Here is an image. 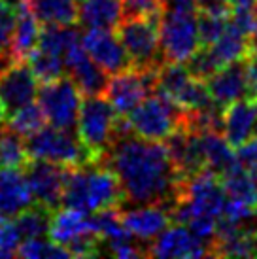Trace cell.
Listing matches in <instances>:
<instances>
[{"mask_svg": "<svg viewBox=\"0 0 257 259\" xmlns=\"http://www.w3.org/2000/svg\"><path fill=\"white\" fill-rule=\"evenodd\" d=\"M27 151L30 159H46L64 166H81L97 163L91 151L81 144L74 131L57 129L46 125L27 138Z\"/></svg>", "mask_w": 257, "mask_h": 259, "instance_id": "obj_5", "label": "cell"}, {"mask_svg": "<svg viewBox=\"0 0 257 259\" xmlns=\"http://www.w3.org/2000/svg\"><path fill=\"white\" fill-rule=\"evenodd\" d=\"M195 10L199 14H212L229 17L233 12L231 0H195Z\"/></svg>", "mask_w": 257, "mask_h": 259, "instance_id": "obj_37", "label": "cell"}, {"mask_svg": "<svg viewBox=\"0 0 257 259\" xmlns=\"http://www.w3.org/2000/svg\"><path fill=\"white\" fill-rule=\"evenodd\" d=\"M223 135L233 148L257 135V97H244L223 108Z\"/></svg>", "mask_w": 257, "mask_h": 259, "instance_id": "obj_16", "label": "cell"}, {"mask_svg": "<svg viewBox=\"0 0 257 259\" xmlns=\"http://www.w3.org/2000/svg\"><path fill=\"white\" fill-rule=\"evenodd\" d=\"M64 63H66V74L76 81L81 95H85V97L104 95V89L110 79L108 72H104L85 51L83 44H81V36L66 50Z\"/></svg>", "mask_w": 257, "mask_h": 259, "instance_id": "obj_13", "label": "cell"}, {"mask_svg": "<svg viewBox=\"0 0 257 259\" xmlns=\"http://www.w3.org/2000/svg\"><path fill=\"white\" fill-rule=\"evenodd\" d=\"M25 172L21 168H0V214L15 218L19 212L34 204Z\"/></svg>", "mask_w": 257, "mask_h": 259, "instance_id": "obj_18", "label": "cell"}, {"mask_svg": "<svg viewBox=\"0 0 257 259\" xmlns=\"http://www.w3.org/2000/svg\"><path fill=\"white\" fill-rule=\"evenodd\" d=\"M108 166L121 182L125 201L163 204L172 208L180 199L184 178L166 144L133 135L117 138L106 153Z\"/></svg>", "mask_w": 257, "mask_h": 259, "instance_id": "obj_1", "label": "cell"}, {"mask_svg": "<svg viewBox=\"0 0 257 259\" xmlns=\"http://www.w3.org/2000/svg\"><path fill=\"white\" fill-rule=\"evenodd\" d=\"M236 163L242 165L244 168H248V170L257 166V135H253L244 144L236 148Z\"/></svg>", "mask_w": 257, "mask_h": 259, "instance_id": "obj_36", "label": "cell"}, {"mask_svg": "<svg viewBox=\"0 0 257 259\" xmlns=\"http://www.w3.org/2000/svg\"><path fill=\"white\" fill-rule=\"evenodd\" d=\"M136 137L163 142L184 127L186 112L163 93H151L127 115Z\"/></svg>", "mask_w": 257, "mask_h": 259, "instance_id": "obj_3", "label": "cell"}, {"mask_svg": "<svg viewBox=\"0 0 257 259\" xmlns=\"http://www.w3.org/2000/svg\"><path fill=\"white\" fill-rule=\"evenodd\" d=\"M208 87L214 102L222 108L244 97H255L250 85V76H248V59L222 66L208 79Z\"/></svg>", "mask_w": 257, "mask_h": 259, "instance_id": "obj_15", "label": "cell"}, {"mask_svg": "<svg viewBox=\"0 0 257 259\" xmlns=\"http://www.w3.org/2000/svg\"><path fill=\"white\" fill-rule=\"evenodd\" d=\"M250 174H251V178H253V182H255V186H257V166L250 168Z\"/></svg>", "mask_w": 257, "mask_h": 259, "instance_id": "obj_43", "label": "cell"}, {"mask_svg": "<svg viewBox=\"0 0 257 259\" xmlns=\"http://www.w3.org/2000/svg\"><path fill=\"white\" fill-rule=\"evenodd\" d=\"M233 10L235 8H255L257 10V0H231Z\"/></svg>", "mask_w": 257, "mask_h": 259, "instance_id": "obj_40", "label": "cell"}, {"mask_svg": "<svg viewBox=\"0 0 257 259\" xmlns=\"http://www.w3.org/2000/svg\"><path fill=\"white\" fill-rule=\"evenodd\" d=\"M40 81L32 72L29 61H12L10 65L0 68V102L12 115L25 104L36 101Z\"/></svg>", "mask_w": 257, "mask_h": 259, "instance_id": "obj_10", "label": "cell"}, {"mask_svg": "<svg viewBox=\"0 0 257 259\" xmlns=\"http://www.w3.org/2000/svg\"><path fill=\"white\" fill-rule=\"evenodd\" d=\"M29 151L27 142L23 140L21 135L15 131L4 129L0 131V168H25L29 163Z\"/></svg>", "mask_w": 257, "mask_h": 259, "instance_id": "obj_27", "label": "cell"}, {"mask_svg": "<svg viewBox=\"0 0 257 259\" xmlns=\"http://www.w3.org/2000/svg\"><path fill=\"white\" fill-rule=\"evenodd\" d=\"M222 184L229 199L244 201L257 206V186L248 168L236 163L233 168H229L227 172L222 174Z\"/></svg>", "mask_w": 257, "mask_h": 259, "instance_id": "obj_25", "label": "cell"}, {"mask_svg": "<svg viewBox=\"0 0 257 259\" xmlns=\"http://www.w3.org/2000/svg\"><path fill=\"white\" fill-rule=\"evenodd\" d=\"M27 184L34 195V201L50 210H59L63 206L64 184L68 166L46 161V159H29L23 168Z\"/></svg>", "mask_w": 257, "mask_h": 259, "instance_id": "obj_9", "label": "cell"}, {"mask_svg": "<svg viewBox=\"0 0 257 259\" xmlns=\"http://www.w3.org/2000/svg\"><path fill=\"white\" fill-rule=\"evenodd\" d=\"M200 146L206 161V168H212L220 176L225 174L229 168L236 165V153L233 151V146L229 144L223 133L220 131H199Z\"/></svg>", "mask_w": 257, "mask_h": 259, "instance_id": "obj_22", "label": "cell"}, {"mask_svg": "<svg viewBox=\"0 0 257 259\" xmlns=\"http://www.w3.org/2000/svg\"><path fill=\"white\" fill-rule=\"evenodd\" d=\"M123 201L125 193L117 174L110 166H102L100 163L87 165V214L121 206Z\"/></svg>", "mask_w": 257, "mask_h": 259, "instance_id": "obj_14", "label": "cell"}, {"mask_svg": "<svg viewBox=\"0 0 257 259\" xmlns=\"http://www.w3.org/2000/svg\"><path fill=\"white\" fill-rule=\"evenodd\" d=\"M36 101L40 102L50 125L64 131L78 129L81 91L68 74L42 83Z\"/></svg>", "mask_w": 257, "mask_h": 259, "instance_id": "obj_6", "label": "cell"}, {"mask_svg": "<svg viewBox=\"0 0 257 259\" xmlns=\"http://www.w3.org/2000/svg\"><path fill=\"white\" fill-rule=\"evenodd\" d=\"M42 25H74L79 21L78 0H27Z\"/></svg>", "mask_w": 257, "mask_h": 259, "instance_id": "obj_24", "label": "cell"}, {"mask_svg": "<svg viewBox=\"0 0 257 259\" xmlns=\"http://www.w3.org/2000/svg\"><path fill=\"white\" fill-rule=\"evenodd\" d=\"M78 2H83V0H78Z\"/></svg>", "mask_w": 257, "mask_h": 259, "instance_id": "obj_47", "label": "cell"}, {"mask_svg": "<svg viewBox=\"0 0 257 259\" xmlns=\"http://www.w3.org/2000/svg\"><path fill=\"white\" fill-rule=\"evenodd\" d=\"M121 218L131 235L142 242L157 238L172 222L170 208L163 204H138L136 208L121 212Z\"/></svg>", "mask_w": 257, "mask_h": 259, "instance_id": "obj_17", "label": "cell"}, {"mask_svg": "<svg viewBox=\"0 0 257 259\" xmlns=\"http://www.w3.org/2000/svg\"><path fill=\"white\" fill-rule=\"evenodd\" d=\"M159 42L164 61L187 63V59L200 48L197 10L164 8L159 19Z\"/></svg>", "mask_w": 257, "mask_h": 259, "instance_id": "obj_4", "label": "cell"}, {"mask_svg": "<svg viewBox=\"0 0 257 259\" xmlns=\"http://www.w3.org/2000/svg\"><path fill=\"white\" fill-rule=\"evenodd\" d=\"M17 8L8 0H0V59H12V36H14Z\"/></svg>", "mask_w": 257, "mask_h": 259, "instance_id": "obj_31", "label": "cell"}, {"mask_svg": "<svg viewBox=\"0 0 257 259\" xmlns=\"http://www.w3.org/2000/svg\"><path fill=\"white\" fill-rule=\"evenodd\" d=\"M208 48L212 51L220 68L225 65H231L235 61L250 59V36L231 21L227 23L222 36Z\"/></svg>", "mask_w": 257, "mask_h": 259, "instance_id": "obj_21", "label": "cell"}, {"mask_svg": "<svg viewBox=\"0 0 257 259\" xmlns=\"http://www.w3.org/2000/svg\"><path fill=\"white\" fill-rule=\"evenodd\" d=\"M4 117H8V115H6V110H4V106H2V102H0V131L6 127V123H4Z\"/></svg>", "mask_w": 257, "mask_h": 259, "instance_id": "obj_42", "label": "cell"}, {"mask_svg": "<svg viewBox=\"0 0 257 259\" xmlns=\"http://www.w3.org/2000/svg\"><path fill=\"white\" fill-rule=\"evenodd\" d=\"M119 114L104 95H89L81 99L78 117V137L91 151L97 163H102L115 142Z\"/></svg>", "mask_w": 257, "mask_h": 259, "instance_id": "obj_2", "label": "cell"}, {"mask_svg": "<svg viewBox=\"0 0 257 259\" xmlns=\"http://www.w3.org/2000/svg\"><path fill=\"white\" fill-rule=\"evenodd\" d=\"M123 17H138V19H153L159 21L163 15L164 0H121Z\"/></svg>", "mask_w": 257, "mask_h": 259, "instance_id": "obj_32", "label": "cell"}, {"mask_svg": "<svg viewBox=\"0 0 257 259\" xmlns=\"http://www.w3.org/2000/svg\"><path fill=\"white\" fill-rule=\"evenodd\" d=\"M157 87V68H135L112 74L104 89L110 104L119 115H128L148 95L155 93Z\"/></svg>", "mask_w": 257, "mask_h": 259, "instance_id": "obj_8", "label": "cell"}, {"mask_svg": "<svg viewBox=\"0 0 257 259\" xmlns=\"http://www.w3.org/2000/svg\"><path fill=\"white\" fill-rule=\"evenodd\" d=\"M10 63H12V59H0V66H2V68L6 65H10Z\"/></svg>", "mask_w": 257, "mask_h": 259, "instance_id": "obj_44", "label": "cell"}, {"mask_svg": "<svg viewBox=\"0 0 257 259\" xmlns=\"http://www.w3.org/2000/svg\"><path fill=\"white\" fill-rule=\"evenodd\" d=\"M10 4H21V2H25V0H8Z\"/></svg>", "mask_w": 257, "mask_h": 259, "instance_id": "obj_45", "label": "cell"}, {"mask_svg": "<svg viewBox=\"0 0 257 259\" xmlns=\"http://www.w3.org/2000/svg\"><path fill=\"white\" fill-rule=\"evenodd\" d=\"M27 61H29L30 68L36 74V78H38L40 83L53 81V79H57L66 74V63H64V59L61 55L50 53V51H44L36 48Z\"/></svg>", "mask_w": 257, "mask_h": 259, "instance_id": "obj_29", "label": "cell"}, {"mask_svg": "<svg viewBox=\"0 0 257 259\" xmlns=\"http://www.w3.org/2000/svg\"><path fill=\"white\" fill-rule=\"evenodd\" d=\"M40 21L36 19L27 0L17 4V19H15L14 36H12V57L14 61H27L32 51L38 48L40 40Z\"/></svg>", "mask_w": 257, "mask_h": 259, "instance_id": "obj_20", "label": "cell"}, {"mask_svg": "<svg viewBox=\"0 0 257 259\" xmlns=\"http://www.w3.org/2000/svg\"><path fill=\"white\" fill-rule=\"evenodd\" d=\"M255 208L253 204H248L244 201H236V199H229L225 202V208H223L222 220H227L231 223H240L246 225L255 218Z\"/></svg>", "mask_w": 257, "mask_h": 259, "instance_id": "obj_35", "label": "cell"}, {"mask_svg": "<svg viewBox=\"0 0 257 259\" xmlns=\"http://www.w3.org/2000/svg\"><path fill=\"white\" fill-rule=\"evenodd\" d=\"M164 4L168 8H189V10H195V0H164Z\"/></svg>", "mask_w": 257, "mask_h": 259, "instance_id": "obj_39", "label": "cell"}, {"mask_svg": "<svg viewBox=\"0 0 257 259\" xmlns=\"http://www.w3.org/2000/svg\"><path fill=\"white\" fill-rule=\"evenodd\" d=\"M186 65L195 78L206 79V81L220 70V65L216 63L214 55H212V51H210L208 46H200L199 50L187 59Z\"/></svg>", "mask_w": 257, "mask_h": 259, "instance_id": "obj_33", "label": "cell"}, {"mask_svg": "<svg viewBox=\"0 0 257 259\" xmlns=\"http://www.w3.org/2000/svg\"><path fill=\"white\" fill-rule=\"evenodd\" d=\"M17 255L27 259H66L72 257L70 250L63 244H57L53 240H48L46 237L40 238H25L19 248Z\"/></svg>", "mask_w": 257, "mask_h": 259, "instance_id": "obj_30", "label": "cell"}, {"mask_svg": "<svg viewBox=\"0 0 257 259\" xmlns=\"http://www.w3.org/2000/svg\"><path fill=\"white\" fill-rule=\"evenodd\" d=\"M197 17H199L200 46H212L223 34V30L229 23V17H222V15L199 14L197 12Z\"/></svg>", "mask_w": 257, "mask_h": 259, "instance_id": "obj_34", "label": "cell"}, {"mask_svg": "<svg viewBox=\"0 0 257 259\" xmlns=\"http://www.w3.org/2000/svg\"><path fill=\"white\" fill-rule=\"evenodd\" d=\"M48 117L44 114L40 102H29L23 108H19L17 112H14L12 115H8V129L15 131L17 135H21L23 138H29L30 135H34L38 131L46 127Z\"/></svg>", "mask_w": 257, "mask_h": 259, "instance_id": "obj_28", "label": "cell"}, {"mask_svg": "<svg viewBox=\"0 0 257 259\" xmlns=\"http://www.w3.org/2000/svg\"><path fill=\"white\" fill-rule=\"evenodd\" d=\"M117 36L121 38L135 68H159L164 63L159 42V21L123 17L117 25Z\"/></svg>", "mask_w": 257, "mask_h": 259, "instance_id": "obj_7", "label": "cell"}, {"mask_svg": "<svg viewBox=\"0 0 257 259\" xmlns=\"http://www.w3.org/2000/svg\"><path fill=\"white\" fill-rule=\"evenodd\" d=\"M51 214H55L53 210L46 208L42 204L34 202L32 206L25 208L14 218L17 229L21 233L23 240L25 238H40V237H50V227H51Z\"/></svg>", "mask_w": 257, "mask_h": 259, "instance_id": "obj_26", "label": "cell"}, {"mask_svg": "<svg viewBox=\"0 0 257 259\" xmlns=\"http://www.w3.org/2000/svg\"><path fill=\"white\" fill-rule=\"evenodd\" d=\"M91 235H97V229H95L93 218H89V214L76 208H66V206L63 210H55L50 227V238L53 242L68 248L72 242Z\"/></svg>", "mask_w": 257, "mask_h": 259, "instance_id": "obj_19", "label": "cell"}, {"mask_svg": "<svg viewBox=\"0 0 257 259\" xmlns=\"http://www.w3.org/2000/svg\"><path fill=\"white\" fill-rule=\"evenodd\" d=\"M148 255L153 257H204L212 255V246L195 237L184 223H174L153 238L148 246Z\"/></svg>", "mask_w": 257, "mask_h": 259, "instance_id": "obj_12", "label": "cell"}, {"mask_svg": "<svg viewBox=\"0 0 257 259\" xmlns=\"http://www.w3.org/2000/svg\"><path fill=\"white\" fill-rule=\"evenodd\" d=\"M255 220H257V208H255Z\"/></svg>", "mask_w": 257, "mask_h": 259, "instance_id": "obj_46", "label": "cell"}, {"mask_svg": "<svg viewBox=\"0 0 257 259\" xmlns=\"http://www.w3.org/2000/svg\"><path fill=\"white\" fill-rule=\"evenodd\" d=\"M250 57H257V29L250 34Z\"/></svg>", "mask_w": 257, "mask_h": 259, "instance_id": "obj_41", "label": "cell"}, {"mask_svg": "<svg viewBox=\"0 0 257 259\" xmlns=\"http://www.w3.org/2000/svg\"><path fill=\"white\" fill-rule=\"evenodd\" d=\"M248 76H250V85L253 95L257 97V57L248 59Z\"/></svg>", "mask_w": 257, "mask_h": 259, "instance_id": "obj_38", "label": "cell"}, {"mask_svg": "<svg viewBox=\"0 0 257 259\" xmlns=\"http://www.w3.org/2000/svg\"><path fill=\"white\" fill-rule=\"evenodd\" d=\"M121 19V0H83L79 6V23L87 29H117Z\"/></svg>", "mask_w": 257, "mask_h": 259, "instance_id": "obj_23", "label": "cell"}, {"mask_svg": "<svg viewBox=\"0 0 257 259\" xmlns=\"http://www.w3.org/2000/svg\"><path fill=\"white\" fill-rule=\"evenodd\" d=\"M81 44L104 72L117 74L133 66L121 38L112 29H89L81 36Z\"/></svg>", "mask_w": 257, "mask_h": 259, "instance_id": "obj_11", "label": "cell"}]
</instances>
